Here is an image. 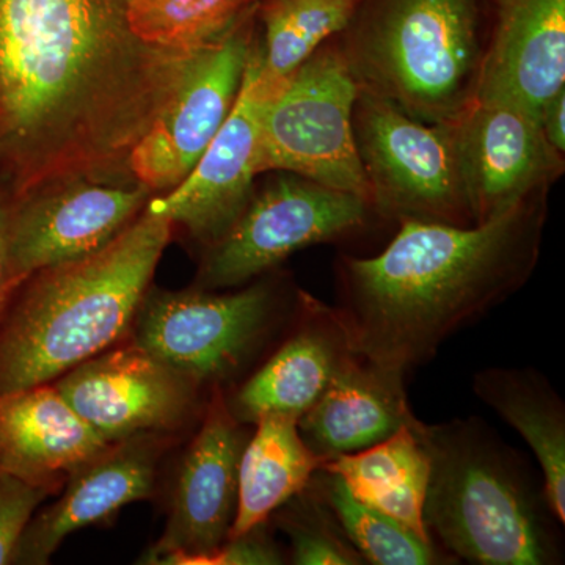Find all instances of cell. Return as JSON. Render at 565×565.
I'll return each mask as SVG.
<instances>
[{"instance_id":"4","label":"cell","mask_w":565,"mask_h":565,"mask_svg":"<svg viewBox=\"0 0 565 565\" xmlns=\"http://www.w3.org/2000/svg\"><path fill=\"white\" fill-rule=\"evenodd\" d=\"M418 434L429 456L424 525L446 555L478 565L561 563L544 490L484 423L418 422Z\"/></svg>"},{"instance_id":"18","label":"cell","mask_w":565,"mask_h":565,"mask_svg":"<svg viewBox=\"0 0 565 565\" xmlns=\"http://www.w3.org/2000/svg\"><path fill=\"white\" fill-rule=\"evenodd\" d=\"M292 332L244 385L226 397L230 411L244 424L264 416L300 418L326 392L355 352L334 307L299 292Z\"/></svg>"},{"instance_id":"17","label":"cell","mask_w":565,"mask_h":565,"mask_svg":"<svg viewBox=\"0 0 565 565\" xmlns=\"http://www.w3.org/2000/svg\"><path fill=\"white\" fill-rule=\"evenodd\" d=\"M167 445L163 434L139 435L77 468L62 498L32 516L11 564H47L68 535L109 522L125 505L150 497Z\"/></svg>"},{"instance_id":"3","label":"cell","mask_w":565,"mask_h":565,"mask_svg":"<svg viewBox=\"0 0 565 565\" xmlns=\"http://www.w3.org/2000/svg\"><path fill=\"white\" fill-rule=\"evenodd\" d=\"M173 222L145 206L117 237L40 270L0 321V394L51 384L134 326Z\"/></svg>"},{"instance_id":"12","label":"cell","mask_w":565,"mask_h":565,"mask_svg":"<svg viewBox=\"0 0 565 565\" xmlns=\"http://www.w3.org/2000/svg\"><path fill=\"white\" fill-rule=\"evenodd\" d=\"M248 426L230 411L222 385L212 386L202 426L182 456L166 530L145 564L202 565L228 541Z\"/></svg>"},{"instance_id":"11","label":"cell","mask_w":565,"mask_h":565,"mask_svg":"<svg viewBox=\"0 0 565 565\" xmlns=\"http://www.w3.org/2000/svg\"><path fill=\"white\" fill-rule=\"evenodd\" d=\"M150 193L140 182L107 184L70 178L11 203L6 303L32 275L109 244L139 215Z\"/></svg>"},{"instance_id":"22","label":"cell","mask_w":565,"mask_h":565,"mask_svg":"<svg viewBox=\"0 0 565 565\" xmlns=\"http://www.w3.org/2000/svg\"><path fill=\"white\" fill-rule=\"evenodd\" d=\"M418 422L416 418L381 444L338 457L323 467L340 476L353 497L364 504L433 541L424 525L429 456L419 438Z\"/></svg>"},{"instance_id":"9","label":"cell","mask_w":565,"mask_h":565,"mask_svg":"<svg viewBox=\"0 0 565 565\" xmlns=\"http://www.w3.org/2000/svg\"><path fill=\"white\" fill-rule=\"evenodd\" d=\"M371 207L362 196L282 174L253 193L232 228L211 245L202 269L204 288H236L292 253L340 239L362 228Z\"/></svg>"},{"instance_id":"27","label":"cell","mask_w":565,"mask_h":565,"mask_svg":"<svg viewBox=\"0 0 565 565\" xmlns=\"http://www.w3.org/2000/svg\"><path fill=\"white\" fill-rule=\"evenodd\" d=\"M278 527L288 535L289 556L296 565H363L332 509L311 489L294 494L275 511Z\"/></svg>"},{"instance_id":"15","label":"cell","mask_w":565,"mask_h":565,"mask_svg":"<svg viewBox=\"0 0 565 565\" xmlns=\"http://www.w3.org/2000/svg\"><path fill=\"white\" fill-rule=\"evenodd\" d=\"M452 126L475 225L548 191L564 172L541 122L515 107L475 102Z\"/></svg>"},{"instance_id":"23","label":"cell","mask_w":565,"mask_h":565,"mask_svg":"<svg viewBox=\"0 0 565 565\" xmlns=\"http://www.w3.org/2000/svg\"><path fill=\"white\" fill-rule=\"evenodd\" d=\"M253 426L241 459L237 511L230 537L269 523L275 511L302 492L323 465L305 444L297 419L270 415Z\"/></svg>"},{"instance_id":"8","label":"cell","mask_w":565,"mask_h":565,"mask_svg":"<svg viewBox=\"0 0 565 565\" xmlns=\"http://www.w3.org/2000/svg\"><path fill=\"white\" fill-rule=\"evenodd\" d=\"M269 281L237 292H162L141 302L134 343L200 385L241 373L286 318Z\"/></svg>"},{"instance_id":"5","label":"cell","mask_w":565,"mask_h":565,"mask_svg":"<svg viewBox=\"0 0 565 565\" xmlns=\"http://www.w3.org/2000/svg\"><path fill=\"white\" fill-rule=\"evenodd\" d=\"M490 0H362L337 39L360 88L424 122L473 106Z\"/></svg>"},{"instance_id":"31","label":"cell","mask_w":565,"mask_h":565,"mask_svg":"<svg viewBox=\"0 0 565 565\" xmlns=\"http://www.w3.org/2000/svg\"><path fill=\"white\" fill-rule=\"evenodd\" d=\"M11 203L0 195V316L6 305L7 239H9Z\"/></svg>"},{"instance_id":"30","label":"cell","mask_w":565,"mask_h":565,"mask_svg":"<svg viewBox=\"0 0 565 565\" xmlns=\"http://www.w3.org/2000/svg\"><path fill=\"white\" fill-rule=\"evenodd\" d=\"M546 141L561 154L565 152V88L545 104L541 118Z\"/></svg>"},{"instance_id":"14","label":"cell","mask_w":565,"mask_h":565,"mask_svg":"<svg viewBox=\"0 0 565 565\" xmlns=\"http://www.w3.org/2000/svg\"><path fill=\"white\" fill-rule=\"evenodd\" d=\"M55 388L109 444L169 434L191 418L202 385L134 343L63 374Z\"/></svg>"},{"instance_id":"6","label":"cell","mask_w":565,"mask_h":565,"mask_svg":"<svg viewBox=\"0 0 565 565\" xmlns=\"http://www.w3.org/2000/svg\"><path fill=\"white\" fill-rule=\"evenodd\" d=\"M360 85L337 39L323 43L267 103L258 140V172L280 170L371 204L353 109Z\"/></svg>"},{"instance_id":"13","label":"cell","mask_w":565,"mask_h":565,"mask_svg":"<svg viewBox=\"0 0 565 565\" xmlns=\"http://www.w3.org/2000/svg\"><path fill=\"white\" fill-rule=\"evenodd\" d=\"M288 79V77H286ZM286 79H274L259 61V41L245 66L232 114L181 184L147 203L148 210L184 226L211 247L250 202L258 172L263 111Z\"/></svg>"},{"instance_id":"2","label":"cell","mask_w":565,"mask_h":565,"mask_svg":"<svg viewBox=\"0 0 565 565\" xmlns=\"http://www.w3.org/2000/svg\"><path fill=\"white\" fill-rule=\"evenodd\" d=\"M546 193L478 225L401 221L384 252L344 256L334 310L352 351L407 374L522 289L541 255Z\"/></svg>"},{"instance_id":"10","label":"cell","mask_w":565,"mask_h":565,"mask_svg":"<svg viewBox=\"0 0 565 565\" xmlns=\"http://www.w3.org/2000/svg\"><path fill=\"white\" fill-rule=\"evenodd\" d=\"M256 10L221 41L193 54L177 90L134 145L129 172L148 191L181 184L232 114L258 40Z\"/></svg>"},{"instance_id":"1","label":"cell","mask_w":565,"mask_h":565,"mask_svg":"<svg viewBox=\"0 0 565 565\" xmlns=\"http://www.w3.org/2000/svg\"><path fill=\"white\" fill-rule=\"evenodd\" d=\"M129 0H0V158L17 199L128 166L193 54L150 46Z\"/></svg>"},{"instance_id":"24","label":"cell","mask_w":565,"mask_h":565,"mask_svg":"<svg viewBox=\"0 0 565 565\" xmlns=\"http://www.w3.org/2000/svg\"><path fill=\"white\" fill-rule=\"evenodd\" d=\"M311 489L332 509L345 535L364 564H455L433 541L419 537L399 522L353 497L343 479L326 467L311 478Z\"/></svg>"},{"instance_id":"20","label":"cell","mask_w":565,"mask_h":565,"mask_svg":"<svg viewBox=\"0 0 565 565\" xmlns=\"http://www.w3.org/2000/svg\"><path fill=\"white\" fill-rule=\"evenodd\" d=\"M404 377L355 353L297 422L305 444L326 463L381 444L414 423Z\"/></svg>"},{"instance_id":"7","label":"cell","mask_w":565,"mask_h":565,"mask_svg":"<svg viewBox=\"0 0 565 565\" xmlns=\"http://www.w3.org/2000/svg\"><path fill=\"white\" fill-rule=\"evenodd\" d=\"M353 132L371 206L397 221L475 225L465 193L452 122L416 120L360 88Z\"/></svg>"},{"instance_id":"28","label":"cell","mask_w":565,"mask_h":565,"mask_svg":"<svg viewBox=\"0 0 565 565\" xmlns=\"http://www.w3.org/2000/svg\"><path fill=\"white\" fill-rule=\"evenodd\" d=\"M50 494L43 487L0 470V565L13 563L25 527Z\"/></svg>"},{"instance_id":"21","label":"cell","mask_w":565,"mask_h":565,"mask_svg":"<svg viewBox=\"0 0 565 565\" xmlns=\"http://www.w3.org/2000/svg\"><path fill=\"white\" fill-rule=\"evenodd\" d=\"M479 399L514 427L537 459L546 503L565 523V407L535 370L486 367L473 375Z\"/></svg>"},{"instance_id":"26","label":"cell","mask_w":565,"mask_h":565,"mask_svg":"<svg viewBox=\"0 0 565 565\" xmlns=\"http://www.w3.org/2000/svg\"><path fill=\"white\" fill-rule=\"evenodd\" d=\"M262 0H129L134 35L161 50L193 54L217 43Z\"/></svg>"},{"instance_id":"16","label":"cell","mask_w":565,"mask_h":565,"mask_svg":"<svg viewBox=\"0 0 565 565\" xmlns=\"http://www.w3.org/2000/svg\"><path fill=\"white\" fill-rule=\"evenodd\" d=\"M493 20L476 102L539 120L565 88V0H490Z\"/></svg>"},{"instance_id":"19","label":"cell","mask_w":565,"mask_h":565,"mask_svg":"<svg viewBox=\"0 0 565 565\" xmlns=\"http://www.w3.org/2000/svg\"><path fill=\"white\" fill-rule=\"evenodd\" d=\"M110 445L55 385L0 394V470L29 484L57 492Z\"/></svg>"},{"instance_id":"29","label":"cell","mask_w":565,"mask_h":565,"mask_svg":"<svg viewBox=\"0 0 565 565\" xmlns=\"http://www.w3.org/2000/svg\"><path fill=\"white\" fill-rule=\"evenodd\" d=\"M286 563V555L267 531V523L247 533L228 537L202 565H278Z\"/></svg>"},{"instance_id":"25","label":"cell","mask_w":565,"mask_h":565,"mask_svg":"<svg viewBox=\"0 0 565 565\" xmlns=\"http://www.w3.org/2000/svg\"><path fill=\"white\" fill-rule=\"evenodd\" d=\"M362 0H262L259 61L274 79H286L327 41L348 28Z\"/></svg>"}]
</instances>
